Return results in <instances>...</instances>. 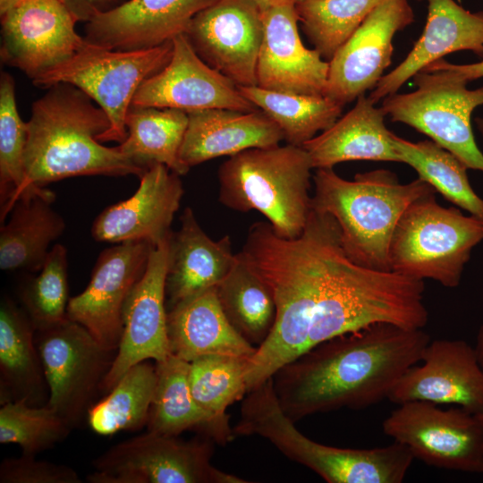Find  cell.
<instances>
[{"instance_id": "obj_1", "label": "cell", "mask_w": 483, "mask_h": 483, "mask_svg": "<svg viewBox=\"0 0 483 483\" xmlns=\"http://www.w3.org/2000/svg\"><path fill=\"white\" fill-rule=\"evenodd\" d=\"M429 342L423 329L386 323L338 335L279 369L272 377L274 390L294 422L342 408L365 409L388 399Z\"/></svg>"}, {"instance_id": "obj_2", "label": "cell", "mask_w": 483, "mask_h": 483, "mask_svg": "<svg viewBox=\"0 0 483 483\" xmlns=\"http://www.w3.org/2000/svg\"><path fill=\"white\" fill-rule=\"evenodd\" d=\"M340 245L335 218L313 209L303 232L294 239L278 235L268 222L250 227L237 256L268 288L275 318L248 362V391L307 351L323 281Z\"/></svg>"}, {"instance_id": "obj_3", "label": "cell", "mask_w": 483, "mask_h": 483, "mask_svg": "<svg viewBox=\"0 0 483 483\" xmlns=\"http://www.w3.org/2000/svg\"><path fill=\"white\" fill-rule=\"evenodd\" d=\"M48 89L33 103L27 122L21 194L30 187L75 176H142L147 169L123 155L117 146L108 148L97 140L110 121L92 98L70 83Z\"/></svg>"}, {"instance_id": "obj_4", "label": "cell", "mask_w": 483, "mask_h": 483, "mask_svg": "<svg viewBox=\"0 0 483 483\" xmlns=\"http://www.w3.org/2000/svg\"><path fill=\"white\" fill-rule=\"evenodd\" d=\"M313 182L311 209L335 218L351 260L380 271L391 270L390 242L404 211L417 199L436 192L419 178L401 183L386 169L357 174L349 181L333 168H318Z\"/></svg>"}, {"instance_id": "obj_5", "label": "cell", "mask_w": 483, "mask_h": 483, "mask_svg": "<svg viewBox=\"0 0 483 483\" xmlns=\"http://www.w3.org/2000/svg\"><path fill=\"white\" fill-rule=\"evenodd\" d=\"M424 289L422 280L354 263L341 244L323 281L308 349L380 323L423 329L428 321Z\"/></svg>"}, {"instance_id": "obj_6", "label": "cell", "mask_w": 483, "mask_h": 483, "mask_svg": "<svg viewBox=\"0 0 483 483\" xmlns=\"http://www.w3.org/2000/svg\"><path fill=\"white\" fill-rule=\"evenodd\" d=\"M307 151L287 144L235 154L218 168V199L226 208L262 214L284 238L299 237L311 211Z\"/></svg>"}, {"instance_id": "obj_7", "label": "cell", "mask_w": 483, "mask_h": 483, "mask_svg": "<svg viewBox=\"0 0 483 483\" xmlns=\"http://www.w3.org/2000/svg\"><path fill=\"white\" fill-rule=\"evenodd\" d=\"M482 241L483 220L441 206L432 192L414 200L401 216L390 242L391 270L455 288Z\"/></svg>"}, {"instance_id": "obj_8", "label": "cell", "mask_w": 483, "mask_h": 483, "mask_svg": "<svg viewBox=\"0 0 483 483\" xmlns=\"http://www.w3.org/2000/svg\"><path fill=\"white\" fill-rule=\"evenodd\" d=\"M412 80L417 87L414 91L395 92L382 99L385 114L392 122L428 136L468 169L483 172V153L471 128L473 110L483 105V87L469 89L466 81L442 70L421 71Z\"/></svg>"}, {"instance_id": "obj_9", "label": "cell", "mask_w": 483, "mask_h": 483, "mask_svg": "<svg viewBox=\"0 0 483 483\" xmlns=\"http://www.w3.org/2000/svg\"><path fill=\"white\" fill-rule=\"evenodd\" d=\"M172 55V40L135 51L108 50L91 45L33 83L49 88L65 82L82 90L110 121V127L97 140L122 143L128 134L125 118L135 93L146 80L167 65Z\"/></svg>"}, {"instance_id": "obj_10", "label": "cell", "mask_w": 483, "mask_h": 483, "mask_svg": "<svg viewBox=\"0 0 483 483\" xmlns=\"http://www.w3.org/2000/svg\"><path fill=\"white\" fill-rule=\"evenodd\" d=\"M211 444L148 431L120 442L92 462L89 483H247L210 462Z\"/></svg>"}, {"instance_id": "obj_11", "label": "cell", "mask_w": 483, "mask_h": 483, "mask_svg": "<svg viewBox=\"0 0 483 483\" xmlns=\"http://www.w3.org/2000/svg\"><path fill=\"white\" fill-rule=\"evenodd\" d=\"M48 399L47 404L73 428L87 417L116 355L68 318L35 331Z\"/></svg>"}, {"instance_id": "obj_12", "label": "cell", "mask_w": 483, "mask_h": 483, "mask_svg": "<svg viewBox=\"0 0 483 483\" xmlns=\"http://www.w3.org/2000/svg\"><path fill=\"white\" fill-rule=\"evenodd\" d=\"M383 431L429 466L483 474V420L462 407L413 401L383 421Z\"/></svg>"}, {"instance_id": "obj_13", "label": "cell", "mask_w": 483, "mask_h": 483, "mask_svg": "<svg viewBox=\"0 0 483 483\" xmlns=\"http://www.w3.org/2000/svg\"><path fill=\"white\" fill-rule=\"evenodd\" d=\"M60 0H21L1 15L2 61L32 81L91 46Z\"/></svg>"}, {"instance_id": "obj_14", "label": "cell", "mask_w": 483, "mask_h": 483, "mask_svg": "<svg viewBox=\"0 0 483 483\" xmlns=\"http://www.w3.org/2000/svg\"><path fill=\"white\" fill-rule=\"evenodd\" d=\"M413 21L409 0L379 4L328 61L324 96L344 106L372 90L392 62L394 35Z\"/></svg>"}, {"instance_id": "obj_15", "label": "cell", "mask_w": 483, "mask_h": 483, "mask_svg": "<svg viewBox=\"0 0 483 483\" xmlns=\"http://www.w3.org/2000/svg\"><path fill=\"white\" fill-rule=\"evenodd\" d=\"M153 248L145 242H126L104 250L87 287L70 298L67 318L108 350L117 352L125 301L144 274Z\"/></svg>"}, {"instance_id": "obj_16", "label": "cell", "mask_w": 483, "mask_h": 483, "mask_svg": "<svg viewBox=\"0 0 483 483\" xmlns=\"http://www.w3.org/2000/svg\"><path fill=\"white\" fill-rule=\"evenodd\" d=\"M197 55L239 87L257 86L263 38L261 12L247 0H216L185 32Z\"/></svg>"}, {"instance_id": "obj_17", "label": "cell", "mask_w": 483, "mask_h": 483, "mask_svg": "<svg viewBox=\"0 0 483 483\" xmlns=\"http://www.w3.org/2000/svg\"><path fill=\"white\" fill-rule=\"evenodd\" d=\"M172 41L169 63L140 86L131 105L187 113L209 108L258 109L242 94L239 86L197 55L185 33Z\"/></svg>"}, {"instance_id": "obj_18", "label": "cell", "mask_w": 483, "mask_h": 483, "mask_svg": "<svg viewBox=\"0 0 483 483\" xmlns=\"http://www.w3.org/2000/svg\"><path fill=\"white\" fill-rule=\"evenodd\" d=\"M169 238L151 250L145 272L125 301L122 336L103 381V393H108L133 365L150 359L160 361L171 354L165 302Z\"/></svg>"}, {"instance_id": "obj_19", "label": "cell", "mask_w": 483, "mask_h": 483, "mask_svg": "<svg viewBox=\"0 0 483 483\" xmlns=\"http://www.w3.org/2000/svg\"><path fill=\"white\" fill-rule=\"evenodd\" d=\"M421 361L402 375L389 401L453 404L483 414V369L474 346L463 340L430 341Z\"/></svg>"}, {"instance_id": "obj_20", "label": "cell", "mask_w": 483, "mask_h": 483, "mask_svg": "<svg viewBox=\"0 0 483 483\" xmlns=\"http://www.w3.org/2000/svg\"><path fill=\"white\" fill-rule=\"evenodd\" d=\"M179 174L153 164L140 178L130 198L105 208L95 219L91 234L97 242H145L157 247L171 233V224L184 193Z\"/></svg>"}, {"instance_id": "obj_21", "label": "cell", "mask_w": 483, "mask_h": 483, "mask_svg": "<svg viewBox=\"0 0 483 483\" xmlns=\"http://www.w3.org/2000/svg\"><path fill=\"white\" fill-rule=\"evenodd\" d=\"M262 13L263 38L257 64V86L282 92L324 95L329 62L307 48L298 30L295 3Z\"/></svg>"}, {"instance_id": "obj_22", "label": "cell", "mask_w": 483, "mask_h": 483, "mask_svg": "<svg viewBox=\"0 0 483 483\" xmlns=\"http://www.w3.org/2000/svg\"><path fill=\"white\" fill-rule=\"evenodd\" d=\"M216 0H127L87 23L86 40L115 51L150 49L183 34Z\"/></svg>"}, {"instance_id": "obj_23", "label": "cell", "mask_w": 483, "mask_h": 483, "mask_svg": "<svg viewBox=\"0 0 483 483\" xmlns=\"http://www.w3.org/2000/svg\"><path fill=\"white\" fill-rule=\"evenodd\" d=\"M460 50L483 58V11L470 12L454 0H428L421 36L405 59L380 79L369 98L377 103L431 63Z\"/></svg>"}, {"instance_id": "obj_24", "label": "cell", "mask_w": 483, "mask_h": 483, "mask_svg": "<svg viewBox=\"0 0 483 483\" xmlns=\"http://www.w3.org/2000/svg\"><path fill=\"white\" fill-rule=\"evenodd\" d=\"M187 114L180 158L189 168L250 148L278 146L284 140L278 125L260 109L209 108Z\"/></svg>"}, {"instance_id": "obj_25", "label": "cell", "mask_w": 483, "mask_h": 483, "mask_svg": "<svg viewBox=\"0 0 483 483\" xmlns=\"http://www.w3.org/2000/svg\"><path fill=\"white\" fill-rule=\"evenodd\" d=\"M181 225L169 238L165 280L166 308L216 287L236 264L229 235L214 241L203 231L191 208L180 217Z\"/></svg>"}, {"instance_id": "obj_26", "label": "cell", "mask_w": 483, "mask_h": 483, "mask_svg": "<svg viewBox=\"0 0 483 483\" xmlns=\"http://www.w3.org/2000/svg\"><path fill=\"white\" fill-rule=\"evenodd\" d=\"M167 336L170 353L188 362L213 354L251 358L257 350L227 319L216 286L167 310Z\"/></svg>"}, {"instance_id": "obj_27", "label": "cell", "mask_w": 483, "mask_h": 483, "mask_svg": "<svg viewBox=\"0 0 483 483\" xmlns=\"http://www.w3.org/2000/svg\"><path fill=\"white\" fill-rule=\"evenodd\" d=\"M375 105L365 94L360 96L349 112L302 145L313 168L355 160L402 163L394 133L385 124L386 114Z\"/></svg>"}, {"instance_id": "obj_28", "label": "cell", "mask_w": 483, "mask_h": 483, "mask_svg": "<svg viewBox=\"0 0 483 483\" xmlns=\"http://www.w3.org/2000/svg\"><path fill=\"white\" fill-rule=\"evenodd\" d=\"M55 193L45 187L28 188L17 199L10 220L0 229V268L3 271L41 269L50 244L65 229L51 204Z\"/></svg>"}, {"instance_id": "obj_29", "label": "cell", "mask_w": 483, "mask_h": 483, "mask_svg": "<svg viewBox=\"0 0 483 483\" xmlns=\"http://www.w3.org/2000/svg\"><path fill=\"white\" fill-rule=\"evenodd\" d=\"M157 382L149 410L148 431L167 436L197 429L226 444L233 436L229 423L219 421L194 399L189 382L190 362L170 354L157 361Z\"/></svg>"}, {"instance_id": "obj_30", "label": "cell", "mask_w": 483, "mask_h": 483, "mask_svg": "<svg viewBox=\"0 0 483 483\" xmlns=\"http://www.w3.org/2000/svg\"><path fill=\"white\" fill-rule=\"evenodd\" d=\"M35 331L26 312L18 309L12 301L2 300L1 403L20 399L32 405H44L47 402V386L36 345Z\"/></svg>"}, {"instance_id": "obj_31", "label": "cell", "mask_w": 483, "mask_h": 483, "mask_svg": "<svg viewBox=\"0 0 483 483\" xmlns=\"http://www.w3.org/2000/svg\"><path fill=\"white\" fill-rule=\"evenodd\" d=\"M125 125L127 137L117 148L126 157L145 169L163 164L179 175L189 172L180 158L188 125L187 112L131 105Z\"/></svg>"}, {"instance_id": "obj_32", "label": "cell", "mask_w": 483, "mask_h": 483, "mask_svg": "<svg viewBox=\"0 0 483 483\" xmlns=\"http://www.w3.org/2000/svg\"><path fill=\"white\" fill-rule=\"evenodd\" d=\"M239 89L278 125L287 144L299 147L333 125L343 108L324 95L275 91L258 86Z\"/></svg>"}, {"instance_id": "obj_33", "label": "cell", "mask_w": 483, "mask_h": 483, "mask_svg": "<svg viewBox=\"0 0 483 483\" xmlns=\"http://www.w3.org/2000/svg\"><path fill=\"white\" fill-rule=\"evenodd\" d=\"M157 382L156 366L147 360L131 367L88 411L89 428L101 436L147 426Z\"/></svg>"}, {"instance_id": "obj_34", "label": "cell", "mask_w": 483, "mask_h": 483, "mask_svg": "<svg viewBox=\"0 0 483 483\" xmlns=\"http://www.w3.org/2000/svg\"><path fill=\"white\" fill-rule=\"evenodd\" d=\"M402 163L411 166L419 178L446 200L483 220V199L472 189L468 167L453 154L431 140L412 142L394 136Z\"/></svg>"}, {"instance_id": "obj_35", "label": "cell", "mask_w": 483, "mask_h": 483, "mask_svg": "<svg viewBox=\"0 0 483 483\" xmlns=\"http://www.w3.org/2000/svg\"><path fill=\"white\" fill-rule=\"evenodd\" d=\"M237 258L216 286V295L233 326L251 344L259 346L274 326L275 302L267 285Z\"/></svg>"}, {"instance_id": "obj_36", "label": "cell", "mask_w": 483, "mask_h": 483, "mask_svg": "<svg viewBox=\"0 0 483 483\" xmlns=\"http://www.w3.org/2000/svg\"><path fill=\"white\" fill-rule=\"evenodd\" d=\"M386 0H299V22L314 48L329 61L366 18Z\"/></svg>"}, {"instance_id": "obj_37", "label": "cell", "mask_w": 483, "mask_h": 483, "mask_svg": "<svg viewBox=\"0 0 483 483\" xmlns=\"http://www.w3.org/2000/svg\"><path fill=\"white\" fill-rule=\"evenodd\" d=\"M250 359L213 354L190 362L192 395L204 411L219 421L229 423L226 409L248 393L246 371Z\"/></svg>"}, {"instance_id": "obj_38", "label": "cell", "mask_w": 483, "mask_h": 483, "mask_svg": "<svg viewBox=\"0 0 483 483\" xmlns=\"http://www.w3.org/2000/svg\"><path fill=\"white\" fill-rule=\"evenodd\" d=\"M28 138L27 123L16 106L14 80L7 72L0 79V201L1 221L21 196L24 182V153Z\"/></svg>"}, {"instance_id": "obj_39", "label": "cell", "mask_w": 483, "mask_h": 483, "mask_svg": "<svg viewBox=\"0 0 483 483\" xmlns=\"http://www.w3.org/2000/svg\"><path fill=\"white\" fill-rule=\"evenodd\" d=\"M72 428L47 403L7 401L0 408V443L13 444L22 453L36 455L67 437Z\"/></svg>"}, {"instance_id": "obj_40", "label": "cell", "mask_w": 483, "mask_h": 483, "mask_svg": "<svg viewBox=\"0 0 483 483\" xmlns=\"http://www.w3.org/2000/svg\"><path fill=\"white\" fill-rule=\"evenodd\" d=\"M67 250L55 244L38 275L23 288L21 300L35 330L55 326L67 318L70 301Z\"/></svg>"}, {"instance_id": "obj_41", "label": "cell", "mask_w": 483, "mask_h": 483, "mask_svg": "<svg viewBox=\"0 0 483 483\" xmlns=\"http://www.w3.org/2000/svg\"><path fill=\"white\" fill-rule=\"evenodd\" d=\"M22 453L17 458H4L0 464L1 483H81L72 468Z\"/></svg>"}, {"instance_id": "obj_42", "label": "cell", "mask_w": 483, "mask_h": 483, "mask_svg": "<svg viewBox=\"0 0 483 483\" xmlns=\"http://www.w3.org/2000/svg\"><path fill=\"white\" fill-rule=\"evenodd\" d=\"M77 21H90L127 0H60Z\"/></svg>"}, {"instance_id": "obj_43", "label": "cell", "mask_w": 483, "mask_h": 483, "mask_svg": "<svg viewBox=\"0 0 483 483\" xmlns=\"http://www.w3.org/2000/svg\"><path fill=\"white\" fill-rule=\"evenodd\" d=\"M436 70L445 71L453 77L462 80L468 83L470 80L483 77V61L470 64H453L447 63L442 58L431 63L422 71L432 72Z\"/></svg>"}, {"instance_id": "obj_44", "label": "cell", "mask_w": 483, "mask_h": 483, "mask_svg": "<svg viewBox=\"0 0 483 483\" xmlns=\"http://www.w3.org/2000/svg\"><path fill=\"white\" fill-rule=\"evenodd\" d=\"M255 5L261 13L275 5L286 3H297L299 0H247Z\"/></svg>"}, {"instance_id": "obj_45", "label": "cell", "mask_w": 483, "mask_h": 483, "mask_svg": "<svg viewBox=\"0 0 483 483\" xmlns=\"http://www.w3.org/2000/svg\"><path fill=\"white\" fill-rule=\"evenodd\" d=\"M474 348L477 353L479 362L481 368L483 369V325H481L478 330V333L476 335V343H475ZM479 415L483 420V414H479Z\"/></svg>"}, {"instance_id": "obj_46", "label": "cell", "mask_w": 483, "mask_h": 483, "mask_svg": "<svg viewBox=\"0 0 483 483\" xmlns=\"http://www.w3.org/2000/svg\"><path fill=\"white\" fill-rule=\"evenodd\" d=\"M21 0H0V14H4L6 11L17 4Z\"/></svg>"}, {"instance_id": "obj_47", "label": "cell", "mask_w": 483, "mask_h": 483, "mask_svg": "<svg viewBox=\"0 0 483 483\" xmlns=\"http://www.w3.org/2000/svg\"><path fill=\"white\" fill-rule=\"evenodd\" d=\"M475 123L477 124V128L479 131L480 134L483 137V117H478L475 119Z\"/></svg>"}]
</instances>
